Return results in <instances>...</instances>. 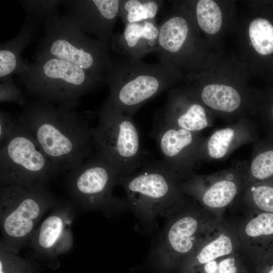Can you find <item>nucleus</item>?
<instances>
[{"label":"nucleus","instance_id":"f257e3e1","mask_svg":"<svg viewBox=\"0 0 273 273\" xmlns=\"http://www.w3.org/2000/svg\"><path fill=\"white\" fill-rule=\"evenodd\" d=\"M94 111L79 114L43 100L26 103L18 119L59 171L76 168L96 148L89 126Z\"/></svg>","mask_w":273,"mask_h":273},{"label":"nucleus","instance_id":"f03ea898","mask_svg":"<svg viewBox=\"0 0 273 273\" xmlns=\"http://www.w3.org/2000/svg\"><path fill=\"white\" fill-rule=\"evenodd\" d=\"M106 80L110 87L108 99L132 117L147 102L185 80V75L161 62L149 64L128 56L112 54Z\"/></svg>","mask_w":273,"mask_h":273},{"label":"nucleus","instance_id":"7ed1b4c3","mask_svg":"<svg viewBox=\"0 0 273 273\" xmlns=\"http://www.w3.org/2000/svg\"><path fill=\"white\" fill-rule=\"evenodd\" d=\"M28 96L76 110L80 98L104 85L81 68L54 58L35 60L17 74Z\"/></svg>","mask_w":273,"mask_h":273},{"label":"nucleus","instance_id":"20e7f679","mask_svg":"<svg viewBox=\"0 0 273 273\" xmlns=\"http://www.w3.org/2000/svg\"><path fill=\"white\" fill-rule=\"evenodd\" d=\"M183 181L164 161L148 160L133 173L119 177L128 207L146 222L159 215L167 216L186 198Z\"/></svg>","mask_w":273,"mask_h":273},{"label":"nucleus","instance_id":"39448f33","mask_svg":"<svg viewBox=\"0 0 273 273\" xmlns=\"http://www.w3.org/2000/svg\"><path fill=\"white\" fill-rule=\"evenodd\" d=\"M112 52L109 42L89 37L64 16H59L44 28V35L36 46L33 59H61L81 68L105 84Z\"/></svg>","mask_w":273,"mask_h":273},{"label":"nucleus","instance_id":"423d86ee","mask_svg":"<svg viewBox=\"0 0 273 273\" xmlns=\"http://www.w3.org/2000/svg\"><path fill=\"white\" fill-rule=\"evenodd\" d=\"M166 216L168 220L152 253L153 263L163 272L179 268L217 218L187 198Z\"/></svg>","mask_w":273,"mask_h":273},{"label":"nucleus","instance_id":"0eeeda50","mask_svg":"<svg viewBox=\"0 0 273 273\" xmlns=\"http://www.w3.org/2000/svg\"><path fill=\"white\" fill-rule=\"evenodd\" d=\"M95 112L99 122L92 128V132L97 150L114 167L119 177L133 173L146 157L132 117L124 114L108 98Z\"/></svg>","mask_w":273,"mask_h":273},{"label":"nucleus","instance_id":"6e6552de","mask_svg":"<svg viewBox=\"0 0 273 273\" xmlns=\"http://www.w3.org/2000/svg\"><path fill=\"white\" fill-rule=\"evenodd\" d=\"M159 25L155 50L159 62L184 75L203 68L209 62L208 47L192 15L180 1Z\"/></svg>","mask_w":273,"mask_h":273},{"label":"nucleus","instance_id":"1a4fd4ad","mask_svg":"<svg viewBox=\"0 0 273 273\" xmlns=\"http://www.w3.org/2000/svg\"><path fill=\"white\" fill-rule=\"evenodd\" d=\"M59 171L31 132L17 118L12 131L1 148L2 186L42 184Z\"/></svg>","mask_w":273,"mask_h":273},{"label":"nucleus","instance_id":"9d476101","mask_svg":"<svg viewBox=\"0 0 273 273\" xmlns=\"http://www.w3.org/2000/svg\"><path fill=\"white\" fill-rule=\"evenodd\" d=\"M188 82L204 106L228 123L255 115L251 89L243 79L209 77L202 70L187 74Z\"/></svg>","mask_w":273,"mask_h":273},{"label":"nucleus","instance_id":"9b49d317","mask_svg":"<svg viewBox=\"0 0 273 273\" xmlns=\"http://www.w3.org/2000/svg\"><path fill=\"white\" fill-rule=\"evenodd\" d=\"M248 166V161L239 160L212 174L194 173L183 181L182 192L204 209L221 218L226 209L237 202L245 183Z\"/></svg>","mask_w":273,"mask_h":273},{"label":"nucleus","instance_id":"f8f14e48","mask_svg":"<svg viewBox=\"0 0 273 273\" xmlns=\"http://www.w3.org/2000/svg\"><path fill=\"white\" fill-rule=\"evenodd\" d=\"M69 171L71 192L80 201L90 207L110 205L118 209L128 207L125 199L111 196L118 174L97 149L80 166Z\"/></svg>","mask_w":273,"mask_h":273},{"label":"nucleus","instance_id":"ddd939ff","mask_svg":"<svg viewBox=\"0 0 273 273\" xmlns=\"http://www.w3.org/2000/svg\"><path fill=\"white\" fill-rule=\"evenodd\" d=\"M244 67L273 80V7L260 6L246 17L240 29Z\"/></svg>","mask_w":273,"mask_h":273},{"label":"nucleus","instance_id":"4468645a","mask_svg":"<svg viewBox=\"0 0 273 273\" xmlns=\"http://www.w3.org/2000/svg\"><path fill=\"white\" fill-rule=\"evenodd\" d=\"M49 200V195L42 184L4 187L1 201L9 209L2 221L3 231L6 235L13 239L27 237L32 231L42 209Z\"/></svg>","mask_w":273,"mask_h":273},{"label":"nucleus","instance_id":"2eb2a0df","mask_svg":"<svg viewBox=\"0 0 273 273\" xmlns=\"http://www.w3.org/2000/svg\"><path fill=\"white\" fill-rule=\"evenodd\" d=\"M152 131L163 161L183 181L194 173L199 163V153L204 138L201 132L171 126L158 115Z\"/></svg>","mask_w":273,"mask_h":273},{"label":"nucleus","instance_id":"dca6fc26","mask_svg":"<svg viewBox=\"0 0 273 273\" xmlns=\"http://www.w3.org/2000/svg\"><path fill=\"white\" fill-rule=\"evenodd\" d=\"M121 0L64 1V16L84 33L110 43Z\"/></svg>","mask_w":273,"mask_h":273},{"label":"nucleus","instance_id":"f3484780","mask_svg":"<svg viewBox=\"0 0 273 273\" xmlns=\"http://www.w3.org/2000/svg\"><path fill=\"white\" fill-rule=\"evenodd\" d=\"M159 116L171 126L196 132L211 127L215 117L189 84L168 90L166 103Z\"/></svg>","mask_w":273,"mask_h":273},{"label":"nucleus","instance_id":"a211bd4d","mask_svg":"<svg viewBox=\"0 0 273 273\" xmlns=\"http://www.w3.org/2000/svg\"><path fill=\"white\" fill-rule=\"evenodd\" d=\"M257 138L256 125L251 118L234 121L204 138L199 150V162L223 161L235 150L253 143Z\"/></svg>","mask_w":273,"mask_h":273},{"label":"nucleus","instance_id":"6ab92c4d","mask_svg":"<svg viewBox=\"0 0 273 273\" xmlns=\"http://www.w3.org/2000/svg\"><path fill=\"white\" fill-rule=\"evenodd\" d=\"M158 36L155 20H144L125 25L122 32L113 34L110 44L115 54L141 59L155 52Z\"/></svg>","mask_w":273,"mask_h":273},{"label":"nucleus","instance_id":"aec40b11","mask_svg":"<svg viewBox=\"0 0 273 273\" xmlns=\"http://www.w3.org/2000/svg\"><path fill=\"white\" fill-rule=\"evenodd\" d=\"M38 28L24 20L18 34L0 46L1 81L12 78L15 74L22 72L29 64L21 55L33 41Z\"/></svg>","mask_w":273,"mask_h":273},{"label":"nucleus","instance_id":"412c9836","mask_svg":"<svg viewBox=\"0 0 273 273\" xmlns=\"http://www.w3.org/2000/svg\"><path fill=\"white\" fill-rule=\"evenodd\" d=\"M188 10L200 32L214 36L222 30L224 13L221 6L213 0L180 1Z\"/></svg>","mask_w":273,"mask_h":273},{"label":"nucleus","instance_id":"4be33fe9","mask_svg":"<svg viewBox=\"0 0 273 273\" xmlns=\"http://www.w3.org/2000/svg\"><path fill=\"white\" fill-rule=\"evenodd\" d=\"M273 177V142L260 140L253 142L252 158L245 182L263 181Z\"/></svg>","mask_w":273,"mask_h":273},{"label":"nucleus","instance_id":"5701e85b","mask_svg":"<svg viewBox=\"0 0 273 273\" xmlns=\"http://www.w3.org/2000/svg\"><path fill=\"white\" fill-rule=\"evenodd\" d=\"M237 229L242 245L248 254L256 240L273 235V213L263 212L252 217L250 215Z\"/></svg>","mask_w":273,"mask_h":273},{"label":"nucleus","instance_id":"b1692460","mask_svg":"<svg viewBox=\"0 0 273 273\" xmlns=\"http://www.w3.org/2000/svg\"><path fill=\"white\" fill-rule=\"evenodd\" d=\"M18 2L24 10V20L39 29L44 28L60 16L59 7L64 1L21 0Z\"/></svg>","mask_w":273,"mask_h":273},{"label":"nucleus","instance_id":"393cba45","mask_svg":"<svg viewBox=\"0 0 273 273\" xmlns=\"http://www.w3.org/2000/svg\"><path fill=\"white\" fill-rule=\"evenodd\" d=\"M238 202L249 209L273 213V186L264 181L245 182L236 202Z\"/></svg>","mask_w":273,"mask_h":273},{"label":"nucleus","instance_id":"a878e982","mask_svg":"<svg viewBox=\"0 0 273 273\" xmlns=\"http://www.w3.org/2000/svg\"><path fill=\"white\" fill-rule=\"evenodd\" d=\"M163 1L121 0L119 17L125 25L155 20Z\"/></svg>","mask_w":273,"mask_h":273},{"label":"nucleus","instance_id":"bb28decb","mask_svg":"<svg viewBox=\"0 0 273 273\" xmlns=\"http://www.w3.org/2000/svg\"><path fill=\"white\" fill-rule=\"evenodd\" d=\"M65 231V222L58 214H52L41 223L37 235V243L44 250H50L59 244Z\"/></svg>","mask_w":273,"mask_h":273},{"label":"nucleus","instance_id":"cd10ccee","mask_svg":"<svg viewBox=\"0 0 273 273\" xmlns=\"http://www.w3.org/2000/svg\"><path fill=\"white\" fill-rule=\"evenodd\" d=\"M244 250L224 256L193 269L178 273H244L241 255Z\"/></svg>","mask_w":273,"mask_h":273},{"label":"nucleus","instance_id":"c85d7f7f","mask_svg":"<svg viewBox=\"0 0 273 273\" xmlns=\"http://www.w3.org/2000/svg\"><path fill=\"white\" fill-rule=\"evenodd\" d=\"M0 101L14 102L22 106L26 103L21 90L16 85L12 78L1 81Z\"/></svg>","mask_w":273,"mask_h":273},{"label":"nucleus","instance_id":"c756f323","mask_svg":"<svg viewBox=\"0 0 273 273\" xmlns=\"http://www.w3.org/2000/svg\"><path fill=\"white\" fill-rule=\"evenodd\" d=\"M16 119L4 111L0 112V140L3 143L12 131Z\"/></svg>","mask_w":273,"mask_h":273},{"label":"nucleus","instance_id":"7c9ffc66","mask_svg":"<svg viewBox=\"0 0 273 273\" xmlns=\"http://www.w3.org/2000/svg\"><path fill=\"white\" fill-rule=\"evenodd\" d=\"M262 273H273V265L266 267L262 270Z\"/></svg>","mask_w":273,"mask_h":273},{"label":"nucleus","instance_id":"2f4dec72","mask_svg":"<svg viewBox=\"0 0 273 273\" xmlns=\"http://www.w3.org/2000/svg\"><path fill=\"white\" fill-rule=\"evenodd\" d=\"M0 273H6L4 272V270L0 267Z\"/></svg>","mask_w":273,"mask_h":273}]
</instances>
